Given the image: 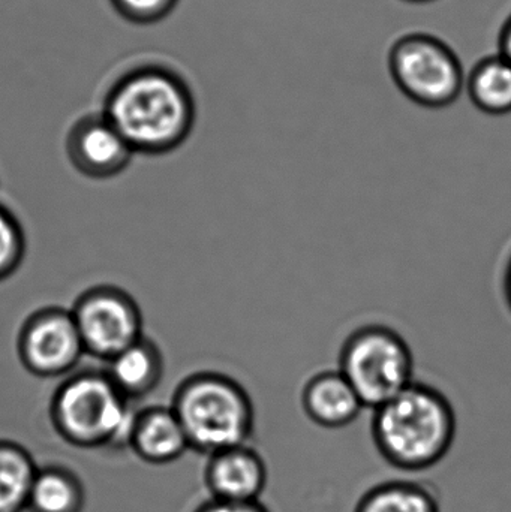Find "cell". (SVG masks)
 <instances>
[{
    "instance_id": "9a60e30c",
    "label": "cell",
    "mask_w": 511,
    "mask_h": 512,
    "mask_svg": "<svg viewBox=\"0 0 511 512\" xmlns=\"http://www.w3.org/2000/svg\"><path fill=\"white\" fill-rule=\"evenodd\" d=\"M354 512H441L440 502L419 481L393 480L377 484L357 502Z\"/></svg>"
},
{
    "instance_id": "5b68a950",
    "label": "cell",
    "mask_w": 511,
    "mask_h": 512,
    "mask_svg": "<svg viewBox=\"0 0 511 512\" xmlns=\"http://www.w3.org/2000/svg\"><path fill=\"white\" fill-rule=\"evenodd\" d=\"M338 370L363 406L377 409L413 384L414 355L398 331L383 324H368L345 339Z\"/></svg>"
},
{
    "instance_id": "44dd1931",
    "label": "cell",
    "mask_w": 511,
    "mask_h": 512,
    "mask_svg": "<svg viewBox=\"0 0 511 512\" xmlns=\"http://www.w3.org/2000/svg\"><path fill=\"white\" fill-rule=\"evenodd\" d=\"M498 54L511 63V14L504 21L500 35H498Z\"/></svg>"
},
{
    "instance_id": "ffe728a7",
    "label": "cell",
    "mask_w": 511,
    "mask_h": 512,
    "mask_svg": "<svg viewBox=\"0 0 511 512\" xmlns=\"http://www.w3.org/2000/svg\"><path fill=\"white\" fill-rule=\"evenodd\" d=\"M195 512H270L258 502H225L210 499Z\"/></svg>"
},
{
    "instance_id": "9c48e42d",
    "label": "cell",
    "mask_w": 511,
    "mask_h": 512,
    "mask_svg": "<svg viewBox=\"0 0 511 512\" xmlns=\"http://www.w3.org/2000/svg\"><path fill=\"white\" fill-rule=\"evenodd\" d=\"M69 164L93 180H107L122 174L135 152L104 114L78 119L66 135Z\"/></svg>"
},
{
    "instance_id": "ac0fdd59",
    "label": "cell",
    "mask_w": 511,
    "mask_h": 512,
    "mask_svg": "<svg viewBox=\"0 0 511 512\" xmlns=\"http://www.w3.org/2000/svg\"><path fill=\"white\" fill-rule=\"evenodd\" d=\"M26 255V234L17 216L0 204V282L11 277Z\"/></svg>"
},
{
    "instance_id": "4fadbf2b",
    "label": "cell",
    "mask_w": 511,
    "mask_h": 512,
    "mask_svg": "<svg viewBox=\"0 0 511 512\" xmlns=\"http://www.w3.org/2000/svg\"><path fill=\"white\" fill-rule=\"evenodd\" d=\"M107 363L108 369L105 373L108 378L131 402L153 393L164 376L161 349L146 336L123 349Z\"/></svg>"
},
{
    "instance_id": "277c9868",
    "label": "cell",
    "mask_w": 511,
    "mask_h": 512,
    "mask_svg": "<svg viewBox=\"0 0 511 512\" xmlns=\"http://www.w3.org/2000/svg\"><path fill=\"white\" fill-rule=\"evenodd\" d=\"M51 423L75 447H123L137 412L107 373L84 370L66 378L51 399Z\"/></svg>"
},
{
    "instance_id": "7a4b0ae2",
    "label": "cell",
    "mask_w": 511,
    "mask_h": 512,
    "mask_svg": "<svg viewBox=\"0 0 511 512\" xmlns=\"http://www.w3.org/2000/svg\"><path fill=\"white\" fill-rule=\"evenodd\" d=\"M458 430L455 408L432 385L410 387L374 409L372 441L380 456L402 472L434 468L449 454Z\"/></svg>"
},
{
    "instance_id": "5bb4252c",
    "label": "cell",
    "mask_w": 511,
    "mask_h": 512,
    "mask_svg": "<svg viewBox=\"0 0 511 512\" xmlns=\"http://www.w3.org/2000/svg\"><path fill=\"white\" fill-rule=\"evenodd\" d=\"M471 102L489 116L511 113V63L501 54L480 60L465 80Z\"/></svg>"
},
{
    "instance_id": "2e32d148",
    "label": "cell",
    "mask_w": 511,
    "mask_h": 512,
    "mask_svg": "<svg viewBox=\"0 0 511 512\" xmlns=\"http://www.w3.org/2000/svg\"><path fill=\"white\" fill-rule=\"evenodd\" d=\"M36 468L20 445L0 441V512L27 510Z\"/></svg>"
},
{
    "instance_id": "6da1fadb",
    "label": "cell",
    "mask_w": 511,
    "mask_h": 512,
    "mask_svg": "<svg viewBox=\"0 0 511 512\" xmlns=\"http://www.w3.org/2000/svg\"><path fill=\"white\" fill-rule=\"evenodd\" d=\"M102 114L135 155L161 156L179 149L195 125L194 93L173 69L143 65L117 78Z\"/></svg>"
},
{
    "instance_id": "8fae6325",
    "label": "cell",
    "mask_w": 511,
    "mask_h": 512,
    "mask_svg": "<svg viewBox=\"0 0 511 512\" xmlns=\"http://www.w3.org/2000/svg\"><path fill=\"white\" fill-rule=\"evenodd\" d=\"M302 408L312 423L336 430L354 423L365 406L339 370H323L306 381Z\"/></svg>"
},
{
    "instance_id": "8992f818",
    "label": "cell",
    "mask_w": 511,
    "mask_h": 512,
    "mask_svg": "<svg viewBox=\"0 0 511 512\" xmlns=\"http://www.w3.org/2000/svg\"><path fill=\"white\" fill-rule=\"evenodd\" d=\"M390 77L420 107L440 110L465 90L464 66L452 47L431 33H407L393 42L387 56Z\"/></svg>"
},
{
    "instance_id": "ba28073f",
    "label": "cell",
    "mask_w": 511,
    "mask_h": 512,
    "mask_svg": "<svg viewBox=\"0 0 511 512\" xmlns=\"http://www.w3.org/2000/svg\"><path fill=\"white\" fill-rule=\"evenodd\" d=\"M21 366L38 378L68 375L86 355L71 309L42 307L30 313L17 336Z\"/></svg>"
},
{
    "instance_id": "52a82bcc",
    "label": "cell",
    "mask_w": 511,
    "mask_h": 512,
    "mask_svg": "<svg viewBox=\"0 0 511 512\" xmlns=\"http://www.w3.org/2000/svg\"><path fill=\"white\" fill-rule=\"evenodd\" d=\"M87 355L110 361L143 334V313L135 298L114 285L81 292L71 309Z\"/></svg>"
},
{
    "instance_id": "30bf717a",
    "label": "cell",
    "mask_w": 511,
    "mask_h": 512,
    "mask_svg": "<svg viewBox=\"0 0 511 512\" xmlns=\"http://www.w3.org/2000/svg\"><path fill=\"white\" fill-rule=\"evenodd\" d=\"M204 480L212 499L258 502L266 490L269 471L263 456L245 444L209 456Z\"/></svg>"
},
{
    "instance_id": "e0dca14e",
    "label": "cell",
    "mask_w": 511,
    "mask_h": 512,
    "mask_svg": "<svg viewBox=\"0 0 511 512\" xmlns=\"http://www.w3.org/2000/svg\"><path fill=\"white\" fill-rule=\"evenodd\" d=\"M83 487L71 472L60 468L38 469L27 510L30 512H80Z\"/></svg>"
},
{
    "instance_id": "7c38bea8",
    "label": "cell",
    "mask_w": 511,
    "mask_h": 512,
    "mask_svg": "<svg viewBox=\"0 0 511 512\" xmlns=\"http://www.w3.org/2000/svg\"><path fill=\"white\" fill-rule=\"evenodd\" d=\"M129 447L146 462L164 465L182 457L189 442L171 406H152L137 412Z\"/></svg>"
},
{
    "instance_id": "7402d4cb",
    "label": "cell",
    "mask_w": 511,
    "mask_h": 512,
    "mask_svg": "<svg viewBox=\"0 0 511 512\" xmlns=\"http://www.w3.org/2000/svg\"><path fill=\"white\" fill-rule=\"evenodd\" d=\"M503 294L507 307H509L511 312V254L509 255V259H507L506 267H504L503 271Z\"/></svg>"
},
{
    "instance_id": "d6986e66",
    "label": "cell",
    "mask_w": 511,
    "mask_h": 512,
    "mask_svg": "<svg viewBox=\"0 0 511 512\" xmlns=\"http://www.w3.org/2000/svg\"><path fill=\"white\" fill-rule=\"evenodd\" d=\"M114 11L134 24H153L164 20L179 0H110Z\"/></svg>"
},
{
    "instance_id": "3957f363",
    "label": "cell",
    "mask_w": 511,
    "mask_h": 512,
    "mask_svg": "<svg viewBox=\"0 0 511 512\" xmlns=\"http://www.w3.org/2000/svg\"><path fill=\"white\" fill-rule=\"evenodd\" d=\"M171 408L189 448L207 456L249 444L254 435V402L246 388L225 373H192L174 391Z\"/></svg>"
},
{
    "instance_id": "603a6c76",
    "label": "cell",
    "mask_w": 511,
    "mask_h": 512,
    "mask_svg": "<svg viewBox=\"0 0 511 512\" xmlns=\"http://www.w3.org/2000/svg\"><path fill=\"white\" fill-rule=\"evenodd\" d=\"M405 2H411V3H428V2H434V0H405Z\"/></svg>"
}]
</instances>
